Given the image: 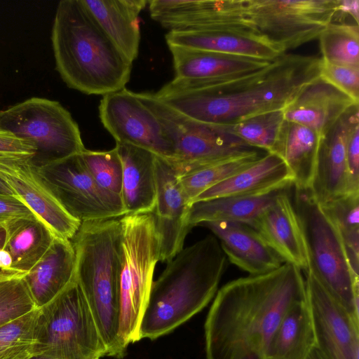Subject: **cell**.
<instances>
[{
  "instance_id": "obj_1",
  "label": "cell",
  "mask_w": 359,
  "mask_h": 359,
  "mask_svg": "<svg viewBox=\"0 0 359 359\" xmlns=\"http://www.w3.org/2000/svg\"><path fill=\"white\" fill-rule=\"evenodd\" d=\"M305 299L303 271L289 263L227 283L205 319L206 359H265L285 314Z\"/></svg>"
},
{
  "instance_id": "obj_2",
  "label": "cell",
  "mask_w": 359,
  "mask_h": 359,
  "mask_svg": "<svg viewBox=\"0 0 359 359\" xmlns=\"http://www.w3.org/2000/svg\"><path fill=\"white\" fill-rule=\"evenodd\" d=\"M322 59L283 53L268 65L239 76L201 80L174 78L154 95L194 120L231 125L283 109L306 85L320 76Z\"/></svg>"
},
{
  "instance_id": "obj_3",
  "label": "cell",
  "mask_w": 359,
  "mask_h": 359,
  "mask_svg": "<svg viewBox=\"0 0 359 359\" xmlns=\"http://www.w3.org/2000/svg\"><path fill=\"white\" fill-rule=\"evenodd\" d=\"M51 43L55 69L69 88L102 96L126 88L133 62L107 37L81 0L58 3Z\"/></svg>"
},
{
  "instance_id": "obj_4",
  "label": "cell",
  "mask_w": 359,
  "mask_h": 359,
  "mask_svg": "<svg viewBox=\"0 0 359 359\" xmlns=\"http://www.w3.org/2000/svg\"><path fill=\"white\" fill-rule=\"evenodd\" d=\"M227 265L215 236L182 248L153 282L140 339L167 334L203 310L215 296Z\"/></svg>"
},
{
  "instance_id": "obj_5",
  "label": "cell",
  "mask_w": 359,
  "mask_h": 359,
  "mask_svg": "<svg viewBox=\"0 0 359 359\" xmlns=\"http://www.w3.org/2000/svg\"><path fill=\"white\" fill-rule=\"evenodd\" d=\"M121 237L120 218L81 222L70 240L76 263L75 277L87 299L107 356L126 353L118 338L117 269Z\"/></svg>"
},
{
  "instance_id": "obj_6",
  "label": "cell",
  "mask_w": 359,
  "mask_h": 359,
  "mask_svg": "<svg viewBox=\"0 0 359 359\" xmlns=\"http://www.w3.org/2000/svg\"><path fill=\"white\" fill-rule=\"evenodd\" d=\"M120 222L118 338L126 351L130 343L140 340V323L160 261L161 236L154 213L128 214Z\"/></svg>"
},
{
  "instance_id": "obj_7",
  "label": "cell",
  "mask_w": 359,
  "mask_h": 359,
  "mask_svg": "<svg viewBox=\"0 0 359 359\" xmlns=\"http://www.w3.org/2000/svg\"><path fill=\"white\" fill-rule=\"evenodd\" d=\"M293 204L306 245L308 269L331 295L359 320V276L351 269L336 225L310 189H295Z\"/></svg>"
},
{
  "instance_id": "obj_8",
  "label": "cell",
  "mask_w": 359,
  "mask_h": 359,
  "mask_svg": "<svg viewBox=\"0 0 359 359\" xmlns=\"http://www.w3.org/2000/svg\"><path fill=\"white\" fill-rule=\"evenodd\" d=\"M156 116L175 147L166 159L178 177L259 150L229 131L225 126L190 118L156 97L152 93H137Z\"/></svg>"
},
{
  "instance_id": "obj_9",
  "label": "cell",
  "mask_w": 359,
  "mask_h": 359,
  "mask_svg": "<svg viewBox=\"0 0 359 359\" xmlns=\"http://www.w3.org/2000/svg\"><path fill=\"white\" fill-rule=\"evenodd\" d=\"M40 309L37 355L95 359L107 348L75 273L69 284Z\"/></svg>"
},
{
  "instance_id": "obj_10",
  "label": "cell",
  "mask_w": 359,
  "mask_h": 359,
  "mask_svg": "<svg viewBox=\"0 0 359 359\" xmlns=\"http://www.w3.org/2000/svg\"><path fill=\"white\" fill-rule=\"evenodd\" d=\"M338 0H236L238 21L286 53L318 39L337 13Z\"/></svg>"
},
{
  "instance_id": "obj_11",
  "label": "cell",
  "mask_w": 359,
  "mask_h": 359,
  "mask_svg": "<svg viewBox=\"0 0 359 359\" xmlns=\"http://www.w3.org/2000/svg\"><path fill=\"white\" fill-rule=\"evenodd\" d=\"M0 126L33 144L36 166L82 153L79 127L59 102L31 97L0 111Z\"/></svg>"
},
{
  "instance_id": "obj_12",
  "label": "cell",
  "mask_w": 359,
  "mask_h": 359,
  "mask_svg": "<svg viewBox=\"0 0 359 359\" xmlns=\"http://www.w3.org/2000/svg\"><path fill=\"white\" fill-rule=\"evenodd\" d=\"M81 154L36 166L54 196L71 216L81 222L126 215L121 196L98 185Z\"/></svg>"
},
{
  "instance_id": "obj_13",
  "label": "cell",
  "mask_w": 359,
  "mask_h": 359,
  "mask_svg": "<svg viewBox=\"0 0 359 359\" xmlns=\"http://www.w3.org/2000/svg\"><path fill=\"white\" fill-rule=\"evenodd\" d=\"M99 115L116 142L136 146L166 159L174 156L173 143L137 93L124 88L104 95Z\"/></svg>"
},
{
  "instance_id": "obj_14",
  "label": "cell",
  "mask_w": 359,
  "mask_h": 359,
  "mask_svg": "<svg viewBox=\"0 0 359 359\" xmlns=\"http://www.w3.org/2000/svg\"><path fill=\"white\" fill-rule=\"evenodd\" d=\"M303 272L315 346L325 359H359V320L331 295L310 269Z\"/></svg>"
},
{
  "instance_id": "obj_15",
  "label": "cell",
  "mask_w": 359,
  "mask_h": 359,
  "mask_svg": "<svg viewBox=\"0 0 359 359\" xmlns=\"http://www.w3.org/2000/svg\"><path fill=\"white\" fill-rule=\"evenodd\" d=\"M0 179L56 236L67 240L74 237L81 222L56 199L31 157L0 154Z\"/></svg>"
},
{
  "instance_id": "obj_16",
  "label": "cell",
  "mask_w": 359,
  "mask_h": 359,
  "mask_svg": "<svg viewBox=\"0 0 359 359\" xmlns=\"http://www.w3.org/2000/svg\"><path fill=\"white\" fill-rule=\"evenodd\" d=\"M359 124L358 104L350 107L322 137L310 191L321 205L352 194L347 168V144Z\"/></svg>"
},
{
  "instance_id": "obj_17",
  "label": "cell",
  "mask_w": 359,
  "mask_h": 359,
  "mask_svg": "<svg viewBox=\"0 0 359 359\" xmlns=\"http://www.w3.org/2000/svg\"><path fill=\"white\" fill-rule=\"evenodd\" d=\"M155 166L156 201L153 213L161 236L160 261L168 262L182 250L191 230L187 219L191 205L167 160L156 155Z\"/></svg>"
},
{
  "instance_id": "obj_18",
  "label": "cell",
  "mask_w": 359,
  "mask_h": 359,
  "mask_svg": "<svg viewBox=\"0 0 359 359\" xmlns=\"http://www.w3.org/2000/svg\"><path fill=\"white\" fill-rule=\"evenodd\" d=\"M289 190L280 193L250 225L284 260L300 269L309 267L306 245Z\"/></svg>"
},
{
  "instance_id": "obj_19",
  "label": "cell",
  "mask_w": 359,
  "mask_h": 359,
  "mask_svg": "<svg viewBox=\"0 0 359 359\" xmlns=\"http://www.w3.org/2000/svg\"><path fill=\"white\" fill-rule=\"evenodd\" d=\"M356 104L320 76L303 87L283 111L285 121L308 127L323 137Z\"/></svg>"
},
{
  "instance_id": "obj_20",
  "label": "cell",
  "mask_w": 359,
  "mask_h": 359,
  "mask_svg": "<svg viewBox=\"0 0 359 359\" xmlns=\"http://www.w3.org/2000/svg\"><path fill=\"white\" fill-rule=\"evenodd\" d=\"M198 226L210 230L227 259L249 275L271 271L285 263L262 236L248 224L207 222Z\"/></svg>"
},
{
  "instance_id": "obj_21",
  "label": "cell",
  "mask_w": 359,
  "mask_h": 359,
  "mask_svg": "<svg viewBox=\"0 0 359 359\" xmlns=\"http://www.w3.org/2000/svg\"><path fill=\"white\" fill-rule=\"evenodd\" d=\"M168 45L273 60L285 53L257 34L228 29L169 31Z\"/></svg>"
},
{
  "instance_id": "obj_22",
  "label": "cell",
  "mask_w": 359,
  "mask_h": 359,
  "mask_svg": "<svg viewBox=\"0 0 359 359\" xmlns=\"http://www.w3.org/2000/svg\"><path fill=\"white\" fill-rule=\"evenodd\" d=\"M292 186L293 177L284 161L277 154L267 152L250 165L201 194L193 203L225 196L264 194Z\"/></svg>"
},
{
  "instance_id": "obj_23",
  "label": "cell",
  "mask_w": 359,
  "mask_h": 359,
  "mask_svg": "<svg viewBox=\"0 0 359 359\" xmlns=\"http://www.w3.org/2000/svg\"><path fill=\"white\" fill-rule=\"evenodd\" d=\"M123 174L121 196L128 214L153 213L156 201V154L116 142Z\"/></svg>"
},
{
  "instance_id": "obj_24",
  "label": "cell",
  "mask_w": 359,
  "mask_h": 359,
  "mask_svg": "<svg viewBox=\"0 0 359 359\" xmlns=\"http://www.w3.org/2000/svg\"><path fill=\"white\" fill-rule=\"evenodd\" d=\"M172 54L175 78L210 80L249 73L271 61L168 45Z\"/></svg>"
},
{
  "instance_id": "obj_25",
  "label": "cell",
  "mask_w": 359,
  "mask_h": 359,
  "mask_svg": "<svg viewBox=\"0 0 359 359\" xmlns=\"http://www.w3.org/2000/svg\"><path fill=\"white\" fill-rule=\"evenodd\" d=\"M146 0H81L100 27L128 59L138 56L140 43L139 15Z\"/></svg>"
},
{
  "instance_id": "obj_26",
  "label": "cell",
  "mask_w": 359,
  "mask_h": 359,
  "mask_svg": "<svg viewBox=\"0 0 359 359\" xmlns=\"http://www.w3.org/2000/svg\"><path fill=\"white\" fill-rule=\"evenodd\" d=\"M75 252L70 240L55 236L41 258L24 273V278L37 308L56 297L75 273Z\"/></svg>"
},
{
  "instance_id": "obj_27",
  "label": "cell",
  "mask_w": 359,
  "mask_h": 359,
  "mask_svg": "<svg viewBox=\"0 0 359 359\" xmlns=\"http://www.w3.org/2000/svg\"><path fill=\"white\" fill-rule=\"evenodd\" d=\"M321 139L308 127L284 121L271 153L285 163L292 175L294 189H311Z\"/></svg>"
},
{
  "instance_id": "obj_28",
  "label": "cell",
  "mask_w": 359,
  "mask_h": 359,
  "mask_svg": "<svg viewBox=\"0 0 359 359\" xmlns=\"http://www.w3.org/2000/svg\"><path fill=\"white\" fill-rule=\"evenodd\" d=\"M5 230L4 249L12 260L11 271L25 273L41 258L55 235L36 216L20 217L2 225Z\"/></svg>"
},
{
  "instance_id": "obj_29",
  "label": "cell",
  "mask_w": 359,
  "mask_h": 359,
  "mask_svg": "<svg viewBox=\"0 0 359 359\" xmlns=\"http://www.w3.org/2000/svg\"><path fill=\"white\" fill-rule=\"evenodd\" d=\"M290 188L264 194L231 196L194 202L188 212L191 229L207 222H229L250 225L252 221L282 192Z\"/></svg>"
},
{
  "instance_id": "obj_30",
  "label": "cell",
  "mask_w": 359,
  "mask_h": 359,
  "mask_svg": "<svg viewBox=\"0 0 359 359\" xmlns=\"http://www.w3.org/2000/svg\"><path fill=\"white\" fill-rule=\"evenodd\" d=\"M314 346L313 329L305 299L285 314L270 341L265 359H305Z\"/></svg>"
},
{
  "instance_id": "obj_31",
  "label": "cell",
  "mask_w": 359,
  "mask_h": 359,
  "mask_svg": "<svg viewBox=\"0 0 359 359\" xmlns=\"http://www.w3.org/2000/svg\"><path fill=\"white\" fill-rule=\"evenodd\" d=\"M40 309L0 326V359H29L37 355Z\"/></svg>"
},
{
  "instance_id": "obj_32",
  "label": "cell",
  "mask_w": 359,
  "mask_h": 359,
  "mask_svg": "<svg viewBox=\"0 0 359 359\" xmlns=\"http://www.w3.org/2000/svg\"><path fill=\"white\" fill-rule=\"evenodd\" d=\"M318 39L323 61L359 68L358 25L331 22Z\"/></svg>"
},
{
  "instance_id": "obj_33",
  "label": "cell",
  "mask_w": 359,
  "mask_h": 359,
  "mask_svg": "<svg viewBox=\"0 0 359 359\" xmlns=\"http://www.w3.org/2000/svg\"><path fill=\"white\" fill-rule=\"evenodd\" d=\"M336 225L353 271L359 276V194L321 205Z\"/></svg>"
},
{
  "instance_id": "obj_34",
  "label": "cell",
  "mask_w": 359,
  "mask_h": 359,
  "mask_svg": "<svg viewBox=\"0 0 359 359\" xmlns=\"http://www.w3.org/2000/svg\"><path fill=\"white\" fill-rule=\"evenodd\" d=\"M266 153L259 151L178 177L187 202L191 205L201 194L250 165Z\"/></svg>"
},
{
  "instance_id": "obj_35",
  "label": "cell",
  "mask_w": 359,
  "mask_h": 359,
  "mask_svg": "<svg viewBox=\"0 0 359 359\" xmlns=\"http://www.w3.org/2000/svg\"><path fill=\"white\" fill-rule=\"evenodd\" d=\"M284 121L282 109L250 116L225 127L250 147L271 153Z\"/></svg>"
},
{
  "instance_id": "obj_36",
  "label": "cell",
  "mask_w": 359,
  "mask_h": 359,
  "mask_svg": "<svg viewBox=\"0 0 359 359\" xmlns=\"http://www.w3.org/2000/svg\"><path fill=\"white\" fill-rule=\"evenodd\" d=\"M36 308L24 273L0 271V326Z\"/></svg>"
},
{
  "instance_id": "obj_37",
  "label": "cell",
  "mask_w": 359,
  "mask_h": 359,
  "mask_svg": "<svg viewBox=\"0 0 359 359\" xmlns=\"http://www.w3.org/2000/svg\"><path fill=\"white\" fill-rule=\"evenodd\" d=\"M81 156L98 185L107 191L121 196L123 168L116 148L108 151L86 149Z\"/></svg>"
},
{
  "instance_id": "obj_38",
  "label": "cell",
  "mask_w": 359,
  "mask_h": 359,
  "mask_svg": "<svg viewBox=\"0 0 359 359\" xmlns=\"http://www.w3.org/2000/svg\"><path fill=\"white\" fill-rule=\"evenodd\" d=\"M320 76L359 102V68L332 65L322 60Z\"/></svg>"
},
{
  "instance_id": "obj_39",
  "label": "cell",
  "mask_w": 359,
  "mask_h": 359,
  "mask_svg": "<svg viewBox=\"0 0 359 359\" xmlns=\"http://www.w3.org/2000/svg\"><path fill=\"white\" fill-rule=\"evenodd\" d=\"M36 151L33 144L0 126V154L28 156L32 158Z\"/></svg>"
},
{
  "instance_id": "obj_40",
  "label": "cell",
  "mask_w": 359,
  "mask_h": 359,
  "mask_svg": "<svg viewBox=\"0 0 359 359\" xmlns=\"http://www.w3.org/2000/svg\"><path fill=\"white\" fill-rule=\"evenodd\" d=\"M346 154L351 192L359 194V124L350 135Z\"/></svg>"
},
{
  "instance_id": "obj_41",
  "label": "cell",
  "mask_w": 359,
  "mask_h": 359,
  "mask_svg": "<svg viewBox=\"0 0 359 359\" xmlns=\"http://www.w3.org/2000/svg\"><path fill=\"white\" fill-rule=\"evenodd\" d=\"M34 215L18 196L0 194V225L14 219Z\"/></svg>"
},
{
  "instance_id": "obj_42",
  "label": "cell",
  "mask_w": 359,
  "mask_h": 359,
  "mask_svg": "<svg viewBox=\"0 0 359 359\" xmlns=\"http://www.w3.org/2000/svg\"><path fill=\"white\" fill-rule=\"evenodd\" d=\"M337 13L350 15L355 24L359 22V1L358 0H338Z\"/></svg>"
},
{
  "instance_id": "obj_43",
  "label": "cell",
  "mask_w": 359,
  "mask_h": 359,
  "mask_svg": "<svg viewBox=\"0 0 359 359\" xmlns=\"http://www.w3.org/2000/svg\"><path fill=\"white\" fill-rule=\"evenodd\" d=\"M305 359H325L318 349L314 346Z\"/></svg>"
},
{
  "instance_id": "obj_44",
  "label": "cell",
  "mask_w": 359,
  "mask_h": 359,
  "mask_svg": "<svg viewBox=\"0 0 359 359\" xmlns=\"http://www.w3.org/2000/svg\"><path fill=\"white\" fill-rule=\"evenodd\" d=\"M0 194L14 195L13 191L1 179H0Z\"/></svg>"
},
{
  "instance_id": "obj_45",
  "label": "cell",
  "mask_w": 359,
  "mask_h": 359,
  "mask_svg": "<svg viewBox=\"0 0 359 359\" xmlns=\"http://www.w3.org/2000/svg\"><path fill=\"white\" fill-rule=\"evenodd\" d=\"M5 241V230L2 227L0 229V248H2L4 245Z\"/></svg>"
},
{
  "instance_id": "obj_46",
  "label": "cell",
  "mask_w": 359,
  "mask_h": 359,
  "mask_svg": "<svg viewBox=\"0 0 359 359\" xmlns=\"http://www.w3.org/2000/svg\"><path fill=\"white\" fill-rule=\"evenodd\" d=\"M29 359H58V358H55L46 356L44 355H35L32 356V358H30Z\"/></svg>"
},
{
  "instance_id": "obj_47",
  "label": "cell",
  "mask_w": 359,
  "mask_h": 359,
  "mask_svg": "<svg viewBox=\"0 0 359 359\" xmlns=\"http://www.w3.org/2000/svg\"><path fill=\"white\" fill-rule=\"evenodd\" d=\"M3 226L1 225H0V229H1Z\"/></svg>"
},
{
  "instance_id": "obj_48",
  "label": "cell",
  "mask_w": 359,
  "mask_h": 359,
  "mask_svg": "<svg viewBox=\"0 0 359 359\" xmlns=\"http://www.w3.org/2000/svg\"><path fill=\"white\" fill-rule=\"evenodd\" d=\"M95 359H100V358H95Z\"/></svg>"
}]
</instances>
